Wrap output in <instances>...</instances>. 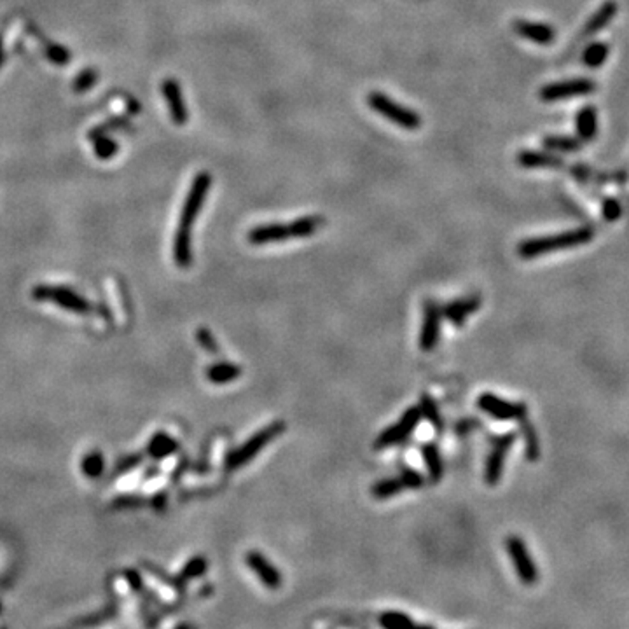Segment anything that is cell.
<instances>
[{
    "label": "cell",
    "instance_id": "8d00e7d4",
    "mask_svg": "<svg viewBox=\"0 0 629 629\" xmlns=\"http://www.w3.org/2000/svg\"><path fill=\"white\" fill-rule=\"evenodd\" d=\"M601 214H603L605 221H608V222L617 221V219L622 215L621 203L614 198H607L603 201V206H601Z\"/></svg>",
    "mask_w": 629,
    "mask_h": 629
},
{
    "label": "cell",
    "instance_id": "6da1fadb",
    "mask_svg": "<svg viewBox=\"0 0 629 629\" xmlns=\"http://www.w3.org/2000/svg\"><path fill=\"white\" fill-rule=\"evenodd\" d=\"M210 188H212V175L201 172L194 177L191 189H189L188 196H185L184 206H182L181 212V221H179L175 239H173V259H175L179 268L182 269L189 268L192 262L191 228L196 219H198L199 212H201L206 192H208Z\"/></svg>",
    "mask_w": 629,
    "mask_h": 629
},
{
    "label": "cell",
    "instance_id": "4316f807",
    "mask_svg": "<svg viewBox=\"0 0 629 629\" xmlns=\"http://www.w3.org/2000/svg\"><path fill=\"white\" fill-rule=\"evenodd\" d=\"M519 423H521V434L522 439H525V455H527V460L537 462L538 457H540V442H538L537 430H535L534 423L528 419V416L527 418L519 419Z\"/></svg>",
    "mask_w": 629,
    "mask_h": 629
},
{
    "label": "cell",
    "instance_id": "7a4b0ae2",
    "mask_svg": "<svg viewBox=\"0 0 629 629\" xmlns=\"http://www.w3.org/2000/svg\"><path fill=\"white\" fill-rule=\"evenodd\" d=\"M594 238V231L591 228L570 229V231L558 233L551 236H540V238L525 239L518 245V255L521 259H537L540 255L552 254L561 248L578 247L585 245Z\"/></svg>",
    "mask_w": 629,
    "mask_h": 629
},
{
    "label": "cell",
    "instance_id": "4dcf8cb0",
    "mask_svg": "<svg viewBox=\"0 0 629 629\" xmlns=\"http://www.w3.org/2000/svg\"><path fill=\"white\" fill-rule=\"evenodd\" d=\"M103 455L100 451H91L82 458L81 471L88 479H98L103 474Z\"/></svg>",
    "mask_w": 629,
    "mask_h": 629
},
{
    "label": "cell",
    "instance_id": "f35d334b",
    "mask_svg": "<svg viewBox=\"0 0 629 629\" xmlns=\"http://www.w3.org/2000/svg\"><path fill=\"white\" fill-rule=\"evenodd\" d=\"M125 577L128 578L129 581V584L133 585V589H135V591H138V589H142V578H140V575L136 574V572H133V570H126L125 572Z\"/></svg>",
    "mask_w": 629,
    "mask_h": 629
},
{
    "label": "cell",
    "instance_id": "5bb4252c",
    "mask_svg": "<svg viewBox=\"0 0 629 629\" xmlns=\"http://www.w3.org/2000/svg\"><path fill=\"white\" fill-rule=\"evenodd\" d=\"M512 28L522 39L535 42L538 46H551L556 41V30L547 23L530 21V19H514Z\"/></svg>",
    "mask_w": 629,
    "mask_h": 629
},
{
    "label": "cell",
    "instance_id": "484cf974",
    "mask_svg": "<svg viewBox=\"0 0 629 629\" xmlns=\"http://www.w3.org/2000/svg\"><path fill=\"white\" fill-rule=\"evenodd\" d=\"M405 489H408V486H405L404 479L399 474V477H388L374 482L371 488V495L374 498H378V500H387V498H392L395 497V495L402 493Z\"/></svg>",
    "mask_w": 629,
    "mask_h": 629
},
{
    "label": "cell",
    "instance_id": "d590c367",
    "mask_svg": "<svg viewBox=\"0 0 629 629\" xmlns=\"http://www.w3.org/2000/svg\"><path fill=\"white\" fill-rule=\"evenodd\" d=\"M401 477L404 479V482H405V486H408V489H418V488H421V486L425 484L423 475H421L418 471H414V468H411V467H402L401 468Z\"/></svg>",
    "mask_w": 629,
    "mask_h": 629
},
{
    "label": "cell",
    "instance_id": "2e32d148",
    "mask_svg": "<svg viewBox=\"0 0 629 629\" xmlns=\"http://www.w3.org/2000/svg\"><path fill=\"white\" fill-rule=\"evenodd\" d=\"M247 239L250 245H269V243H282L291 239V231L289 226L280 224V222H271V224H262L257 228L250 229L247 235Z\"/></svg>",
    "mask_w": 629,
    "mask_h": 629
},
{
    "label": "cell",
    "instance_id": "ffe728a7",
    "mask_svg": "<svg viewBox=\"0 0 629 629\" xmlns=\"http://www.w3.org/2000/svg\"><path fill=\"white\" fill-rule=\"evenodd\" d=\"M26 30H28V32L32 33L33 37L37 39L39 44H41L42 49H44V53H46V56H48L49 62L56 63V65H66V63L70 62L69 51H66V49L63 48V46L53 44V42L49 41V39L46 37L44 33H42L41 30L37 28V26L33 25V23H28V25H26Z\"/></svg>",
    "mask_w": 629,
    "mask_h": 629
},
{
    "label": "cell",
    "instance_id": "cb8c5ba5",
    "mask_svg": "<svg viewBox=\"0 0 629 629\" xmlns=\"http://www.w3.org/2000/svg\"><path fill=\"white\" fill-rule=\"evenodd\" d=\"M179 442L172 437V435L165 434V432H158L151 437L147 444V455L154 460H163V458L172 457L173 453H177Z\"/></svg>",
    "mask_w": 629,
    "mask_h": 629
},
{
    "label": "cell",
    "instance_id": "f546056e",
    "mask_svg": "<svg viewBox=\"0 0 629 629\" xmlns=\"http://www.w3.org/2000/svg\"><path fill=\"white\" fill-rule=\"evenodd\" d=\"M610 48L605 42H592L582 51V63L589 69H600L608 58Z\"/></svg>",
    "mask_w": 629,
    "mask_h": 629
},
{
    "label": "cell",
    "instance_id": "ac0fdd59",
    "mask_svg": "<svg viewBox=\"0 0 629 629\" xmlns=\"http://www.w3.org/2000/svg\"><path fill=\"white\" fill-rule=\"evenodd\" d=\"M617 11H619V6H617V2H614V0H608V2H605L603 6H600V8L594 11V15H592L591 18L585 21L584 28H582V32H581V39L592 37V35H596L598 32H601V30H603L605 26H607L608 23L615 18Z\"/></svg>",
    "mask_w": 629,
    "mask_h": 629
},
{
    "label": "cell",
    "instance_id": "e0dca14e",
    "mask_svg": "<svg viewBox=\"0 0 629 629\" xmlns=\"http://www.w3.org/2000/svg\"><path fill=\"white\" fill-rule=\"evenodd\" d=\"M519 166L522 168H545V170H563L565 161L554 152L540 151H521L516 158Z\"/></svg>",
    "mask_w": 629,
    "mask_h": 629
},
{
    "label": "cell",
    "instance_id": "1f68e13d",
    "mask_svg": "<svg viewBox=\"0 0 629 629\" xmlns=\"http://www.w3.org/2000/svg\"><path fill=\"white\" fill-rule=\"evenodd\" d=\"M206 568H208V561H206L203 556H192L188 563L184 565V568H182L181 574H179V578H181V581L185 584V582L191 581V578L201 577V575L206 572Z\"/></svg>",
    "mask_w": 629,
    "mask_h": 629
},
{
    "label": "cell",
    "instance_id": "e575fe53",
    "mask_svg": "<svg viewBox=\"0 0 629 629\" xmlns=\"http://www.w3.org/2000/svg\"><path fill=\"white\" fill-rule=\"evenodd\" d=\"M96 79H98V72H96V70L93 69L82 70L81 74H79L74 81V91L75 93L88 91V89L95 84Z\"/></svg>",
    "mask_w": 629,
    "mask_h": 629
},
{
    "label": "cell",
    "instance_id": "52a82bcc",
    "mask_svg": "<svg viewBox=\"0 0 629 629\" xmlns=\"http://www.w3.org/2000/svg\"><path fill=\"white\" fill-rule=\"evenodd\" d=\"M505 547H507L509 558L512 561L516 574H518L519 581L527 585H534L538 581V568L535 565L534 558L528 552L527 544L518 535H511L505 540Z\"/></svg>",
    "mask_w": 629,
    "mask_h": 629
},
{
    "label": "cell",
    "instance_id": "44dd1931",
    "mask_svg": "<svg viewBox=\"0 0 629 629\" xmlns=\"http://www.w3.org/2000/svg\"><path fill=\"white\" fill-rule=\"evenodd\" d=\"M205 376L214 385H228L241 376V367L233 362H215L205 369Z\"/></svg>",
    "mask_w": 629,
    "mask_h": 629
},
{
    "label": "cell",
    "instance_id": "d4e9b609",
    "mask_svg": "<svg viewBox=\"0 0 629 629\" xmlns=\"http://www.w3.org/2000/svg\"><path fill=\"white\" fill-rule=\"evenodd\" d=\"M324 222L325 219L320 215H302L289 224L291 238H308V236L315 235L324 226Z\"/></svg>",
    "mask_w": 629,
    "mask_h": 629
},
{
    "label": "cell",
    "instance_id": "4fadbf2b",
    "mask_svg": "<svg viewBox=\"0 0 629 629\" xmlns=\"http://www.w3.org/2000/svg\"><path fill=\"white\" fill-rule=\"evenodd\" d=\"M481 295L471 294L467 298H458L449 301L448 304L442 306V317L448 318L455 327H462L472 313L481 308Z\"/></svg>",
    "mask_w": 629,
    "mask_h": 629
},
{
    "label": "cell",
    "instance_id": "d6986e66",
    "mask_svg": "<svg viewBox=\"0 0 629 629\" xmlns=\"http://www.w3.org/2000/svg\"><path fill=\"white\" fill-rule=\"evenodd\" d=\"M575 125H577V135L581 142H592L598 135V112L596 107L592 105H585L578 111L577 118H575Z\"/></svg>",
    "mask_w": 629,
    "mask_h": 629
},
{
    "label": "cell",
    "instance_id": "74e56055",
    "mask_svg": "<svg viewBox=\"0 0 629 629\" xmlns=\"http://www.w3.org/2000/svg\"><path fill=\"white\" fill-rule=\"evenodd\" d=\"M140 460H142V458H140L138 455L126 458V460H121L118 465V474H121V472H126V471H131L133 467H136V465L140 464Z\"/></svg>",
    "mask_w": 629,
    "mask_h": 629
},
{
    "label": "cell",
    "instance_id": "9c48e42d",
    "mask_svg": "<svg viewBox=\"0 0 629 629\" xmlns=\"http://www.w3.org/2000/svg\"><path fill=\"white\" fill-rule=\"evenodd\" d=\"M516 441L514 432H507L504 435H498L491 442V451L488 453L484 464V482L489 486L498 484V481L502 479L505 467V458H507L509 451H511L512 444Z\"/></svg>",
    "mask_w": 629,
    "mask_h": 629
},
{
    "label": "cell",
    "instance_id": "9a60e30c",
    "mask_svg": "<svg viewBox=\"0 0 629 629\" xmlns=\"http://www.w3.org/2000/svg\"><path fill=\"white\" fill-rule=\"evenodd\" d=\"M163 96H165L166 103H168L170 107V116H172L173 122L179 126L185 125L188 122V107H185L184 102V95H182V89L179 86V82L175 79H165L161 86Z\"/></svg>",
    "mask_w": 629,
    "mask_h": 629
},
{
    "label": "cell",
    "instance_id": "83f0119b",
    "mask_svg": "<svg viewBox=\"0 0 629 629\" xmlns=\"http://www.w3.org/2000/svg\"><path fill=\"white\" fill-rule=\"evenodd\" d=\"M419 412H421V418H425L432 427L435 428L437 432L444 430V421H442L441 411L437 408V402L434 401V397H430L428 394H423L419 397Z\"/></svg>",
    "mask_w": 629,
    "mask_h": 629
},
{
    "label": "cell",
    "instance_id": "f1b7e54d",
    "mask_svg": "<svg viewBox=\"0 0 629 629\" xmlns=\"http://www.w3.org/2000/svg\"><path fill=\"white\" fill-rule=\"evenodd\" d=\"M542 145L551 152H577L581 151L582 142L575 136L551 135L542 140Z\"/></svg>",
    "mask_w": 629,
    "mask_h": 629
},
{
    "label": "cell",
    "instance_id": "603a6c76",
    "mask_svg": "<svg viewBox=\"0 0 629 629\" xmlns=\"http://www.w3.org/2000/svg\"><path fill=\"white\" fill-rule=\"evenodd\" d=\"M379 626L383 629H435L430 624H419L414 622L408 614L397 610H387L383 612L378 619Z\"/></svg>",
    "mask_w": 629,
    "mask_h": 629
},
{
    "label": "cell",
    "instance_id": "5b68a950",
    "mask_svg": "<svg viewBox=\"0 0 629 629\" xmlns=\"http://www.w3.org/2000/svg\"><path fill=\"white\" fill-rule=\"evenodd\" d=\"M32 298L35 301H44L58 304L60 308L66 309V311L78 313V315H88L91 313L93 306L88 299H84L82 295H79L78 292L72 289L60 287V285H37L32 291Z\"/></svg>",
    "mask_w": 629,
    "mask_h": 629
},
{
    "label": "cell",
    "instance_id": "ba28073f",
    "mask_svg": "<svg viewBox=\"0 0 629 629\" xmlns=\"http://www.w3.org/2000/svg\"><path fill=\"white\" fill-rule=\"evenodd\" d=\"M477 408L481 411H484L486 414L491 416V418L498 419V421H514V419L519 421V419L528 416V408L525 402L505 401V399L498 397L495 394H489V392L479 395Z\"/></svg>",
    "mask_w": 629,
    "mask_h": 629
},
{
    "label": "cell",
    "instance_id": "ab89813d",
    "mask_svg": "<svg viewBox=\"0 0 629 629\" xmlns=\"http://www.w3.org/2000/svg\"><path fill=\"white\" fill-rule=\"evenodd\" d=\"M0 612H2V603H0Z\"/></svg>",
    "mask_w": 629,
    "mask_h": 629
},
{
    "label": "cell",
    "instance_id": "277c9868",
    "mask_svg": "<svg viewBox=\"0 0 629 629\" xmlns=\"http://www.w3.org/2000/svg\"><path fill=\"white\" fill-rule=\"evenodd\" d=\"M367 103L369 107L372 109L374 112H378L379 116H383L388 121L395 122L397 126H401L402 129H408V131H414L421 126V118L416 114L412 109L404 107L401 103L394 102L392 98H388L385 93L381 91H371L367 95Z\"/></svg>",
    "mask_w": 629,
    "mask_h": 629
},
{
    "label": "cell",
    "instance_id": "30bf717a",
    "mask_svg": "<svg viewBox=\"0 0 629 629\" xmlns=\"http://www.w3.org/2000/svg\"><path fill=\"white\" fill-rule=\"evenodd\" d=\"M594 91H596V82L592 81V79L577 78L544 86V88L538 91V98L545 103H552L561 102V100H568L572 98V96L591 95V93Z\"/></svg>",
    "mask_w": 629,
    "mask_h": 629
},
{
    "label": "cell",
    "instance_id": "8fae6325",
    "mask_svg": "<svg viewBox=\"0 0 629 629\" xmlns=\"http://www.w3.org/2000/svg\"><path fill=\"white\" fill-rule=\"evenodd\" d=\"M441 322H442V304L434 299H428L423 304V324L419 331V348L430 354L437 348L441 339Z\"/></svg>",
    "mask_w": 629,
    "mask_h": 629
},
{
    "label": "cell",
    "instance_id": "d6a6232c",
    "mask_svg": "<svg viewBox=\"0 0 629 629\" xmlns=\"http://www.w3.org/2000/svg\"><path fill=\"white\" fill-rule=\"evenodd\" d=\"M93 145H95L96 158L100 159H111L112 156H116V152H118V144L105 135L93 140Z\"/></svg>",
    "mask_w": 629,
    "mask_h": 629
},
{
    "label": "cell",
    "instance_id": "836d02e7",
    "mask_svg": "<svg viewBox=\"0 0 629 629\" xmlns=\"http://www.w3.org/2000/svg\"><path fill=\"white\" fill-rule=\"evenodd\" d=\"M196 339H198L199 346H201V348L205 349L206 354H210V355H219V354H221L219 343L215 341L214 334H212V332H210L208 329H205V327L198 329V332H196Z\"/></svg>",
    "mask_w": 629,
    "mask_h": 629
},
{
    "label": "cell",
    "instance_id": "3957f363",
    "mask_svg": "<svg viewBox=\"0 0 629 629\" xmlns=\"http://www.w3.org/2000/svg\"><path fill=\"white\" fill-rule=\"evenodd\" d=\"M284 430H285L284 421H273L268 427L255 432V434L252 435V437H248L239 448L228 453V457L224 458V468L228 472H235L238 471V468L245 467L247 464H250L269 442L275 441L278 435L284 434Z\"/></svg>",
    "mask_w": 629,
    "mask_h": 629
},
{
    "label": "cell",
    "instance_id": "7c38bea8",
    "mask_svg": "<svg viewBox=\"0 0 629 629\" xmlns=\"http://www.w3.org/2000/svg\"><path fill=\"white\" fill-rule=\"evenodd\" d=\"M245 563H247V567L254 572L255 577L262 582L264 587L276 591V589H280L282 584H284L282 572H280L278 568L262 554V552L248 551L247 556H245Z\"/></svg>",
    "mask_w": 629,
    "mask_h": 629
},
{
    "label": "cell",
    "instance_id": "8992f818",
    "mask_svg": "<svg viewBox=\"0 0 629 629\" xmlns=\"http://www.w3.org/2000/svg\"><path fill=\"white\" fill-rule=\"evenodd\" d=\"M419 421H421V412H419L418 405H412V408L405 409V411L402 412L401 418H399L397 423L390 425V427L385 428V430L378 435V439L374 441V449H387L392 448V446L405 442L411 437L412 432L416 430Z\"/></svg>",
    "mask_w": 629,
    "mask_h": 629
},
{
    "label": "cell",
    "instance_id": "7402d4cb",
    "mask_svg": "<svg viewBox=\"0 0 629 629\" xmlns=\"http://www.w3.org/2000/svg\"><path fill=\"white\" fill-rule=\"evenodd\" d=\"M421 455H423L425 465H427L428 479H430V482L437 484L444 475V462H442L437 442H425L421 446Z\"/></svg>",
    "mask_w": 629,
    "mask_h": 629
}]
</instances>
